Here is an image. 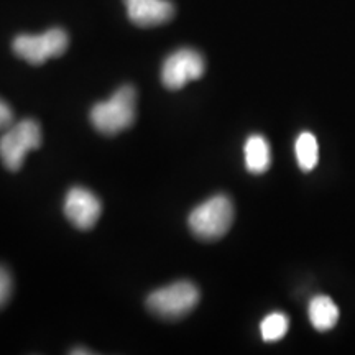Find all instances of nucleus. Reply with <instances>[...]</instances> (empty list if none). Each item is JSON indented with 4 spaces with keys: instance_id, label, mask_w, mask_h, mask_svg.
Segmentation results:
<instances>
[{
    "instance_id": "11",
    "label": "nucleus",
    "mask_w": 355,
    "mask_h": 355,
    "mask_svg": "<svg viewBox=\"0 0 355 355\" xmlns=\"http://www.w3.org/2000/svg\"><path fill=\"white\" fill-rule=\"evenodd\" d=\"M295 153L301 170L303 171L314 170L319 162V145H318L316 137L309 132L301 133L298 139H296Z\"/></svg>"
},
{
    "instance_id": "14",
    "label": "nucleus",
    "mask_w": 355,
    "mask_h": 355,
    "mask_svg": "<svg viewBox=\"0 0 355 355\" xmlns=\"http://www.w3.org/2000/svg\"><path fill=\"white\" fill-rule=\"evenodd\" d=\"M13 122V112L2 99H0V130H7Z\"/></svg>"
},
{
    "instance_id": "8",
    "label": "nucleus",
    "mask_w": 355,
    "mask_h": 355,
    "mask_svg": "<svg viewBox=\"0 0 355 355\" xmlns=\"http://www.w3.org/2000/svg\"><path fill=\"white\" fill-rule=\"evenodd\" d=\"M128 19L141 28L166 24L175 15L170 0H125Z\"/></svg>"
},
{
    "instance_id": "12",
    "label": "nucleus",
    "mask_w": 355,
    "mask_h": 355,
    "mask_svg": "<svg viewBox=\"0 0 355 355\" xmlns=\"http://www.w3.org/2000/svg\"><path fill=\"white\" fill-rule=\"evenodd\" d=\"M290 329V319L283 313L268 314L260 324L261 339L265 343H275V340L283 339Z\"/></svg>"
},
{
    "instance_id": "15",
    "label": "nucleus",
    "mask_w": 355,
    "mask_h": 355,
    "mask_svg": "<svg viewBox=\"0 0 355 355\" xmlns=\"http://www.w3.org/2000/svg\"><path fill=\"white\" fill-rule=\"evenodd\" d=\"M84 354H89V350H83ZM73 354H81V350H73Z\"/></svg>"
},
{
    "instance_id": "3",
    "label": "nucleus",
    "mask_w": 355,
    "mask_h": 355,
    "mask_svg": "<svg viewBox=\"0 0 355 355\" xmlns=\"http://www.w3.org/2000/svg\"><path fill=\"white\" fill-rule=\"evenodd\" d=\"M42 128L33 119L10 125L0 137V159L8 171H19L26 153L42 146Z\"/></svg>"
},
{
    "instance_id": "9",
    "label": "nucleus",
    "mask_w": 355,
    "mask_h": 355,
    "mask_svg": "<svg viewBox=\"0 0 355 355\" xmlns=\"http://www.w3.org/2000/svg\"><path fill=\"white\" fill-rule=\"evenodd\" d=\"M245 155V166L252 175H263L272 165V152L265 137L252 135L248 137L243 146Z\"/></svg>"
},
{
    "instance_id": "10",
    "label": "nucleus",
    "mask_w": 355,
    "mask_h": 355,
    "mask_svg": "<svg viewBox=\"0 0 355 355\" xmlns=\"http://www.w3.org/2000/svg\"><path fill=\"white\" fill-rule=\"evenodd\" d=\"M309 321L319 332L331 331L339 321V308L329 296H316L309 303Z\"/></svg>"
},
{
    "instance_id": "6",
    "label": "nucleus",
    "mask_w": 355,
    "mask_h": 355,
    "mask_svg": "<svg viewBox=\"0 0 355 355\" xmlns=\"http://www.w3.org/2000/svg\"><path fill=\"white\" fill-rule=\"evenodd\" d=\"M204 71H206V61L201 53L193 48H181L163 61L162 83L171 91H178L188 83L202 78Z\"/></svg>"
},
{
    "instance_id": "2",
    "label": "nucleus",
    "mask_w": 355,
    "mask_h": 355,
    "mask_svg": "<svg viewBox=\"0 0 355 355\" xmlns=\"http://www.w3.org/2000/svg\"><path fill=\"white\" fill-rule=\"evenodd\" d=\"M189 229L201 241H217L232 227L234 204L225 194H216L189 214Z\"/></svg>"
},
{
    "instance_id": "7",
    "label": "nucleus",
    "mask_w": 355,
    "mask_h": 355,
    "mask_svg": "<svg viewBox=\"0 0 355 355\" xmlns=\"http://www.w3.org/2000/svg\"><path fill=\"white\" fill-rule=\"evenodd\" d=\"M64 214L79 230L92 229L102 214V202L92 191L71 188L64 198Z\"/></svg>"
},
{
    "instance_id": "1",
    "label": "nucleus",
    "mask_w": 355,
    "mask_h": 355,
    "mask_svg": "<svg viewBox=\"0 0 355 355\" xmlns=\"http://www.w3.org/2000/svg\"><path fill=\"white\" fill-rule=\"evenodd\" d=\"M137 117V91L125 84L115 91L109 101L97 102L91 109L89 119L97 132L104 135H117L130 128Z\"/></svg>"
},
{
    "instance_id": "13",
    "label": "nucleus",
    "mask_w": 355,
    "mask_h": 355,
    "mask_svg": "<svg viewBox=\"0 0 355 355\" xmlns=\"http://www.w3.org/2000/svg\"><path fill=\"white\" fill-rule=\"evenodd\" d=\"M12 288H13V282H12V275L6 266L0 265V308H3L8 303L12 296Z\"/></svg>"
},
{
    "instance_id": "5",
    "label": "nucleus",
    "mask_w": 355,
    "mask_h": 355,
    "mask_svg": "<svg viewBox=\"0 0 355 355\" xmlns=\"http://www.w3.org/2000/svg\"><path fill=\"white\" fill-rule=\"evenodd\" d=\"M68 33L61 28H51L42 35H19L13 40L12 48L17 56L26 63L40 66L50 58L61 56L68 50Z\"/></svg>"
},
{
    "instance_id": "4",
    "label": "nucleus",
    "mask_w": 355,
    "mask_h": 355,
    "mask_svg": "<svg viewBox=\"0 0 355 355\" xmlns=\"http://www.w3.org/2000/svg\"><path fill=\"white\" fill-rule=\"evenodd\" d=\"M199 303V290L191 282H175L153 291L146 300L150 313L162 319H180Z\"/></svg>"
}]
</instances>
